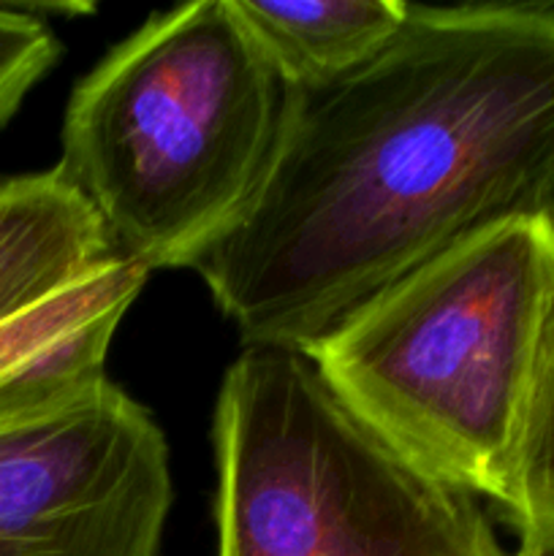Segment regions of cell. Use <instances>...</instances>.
Returning a JSON list of instances; mask_svg holds the SVG:
<instances>
[{
    "label": "cell",
    "instance_id": "11",
    "mask_svg": "<svg viewBox=\"0 0 554 556\" xmlns=\"http://www.w3.org/2000/svg\"><path fill=\"white\" fill-rule=\"evenodd\" d=\"M514 556H554V538H521Z\"/></svg>",
    "mask_w": 554,
    "mask_h": 556
},
{
    "label": "cell",
    "instance_id": "8",
    "mask_svg": "<svg viewBox=\"0 0 554 556\" xmlns=\"http://www.w3.org/2000/svg\"><path fill=\"white\" fill-rule=\"evenodd\" d=\"M231 3L291 87L326 85L351 74L396 36L411 11L400 0Z\"/></svg>",
    "mask_w": 554,
    "mask_h": 556
},
{
    "label": "cell",
    "instance_id": "1",
    "mask_svg": "<svg viewBox=\"0 0 554 556\" xmlns=\"http://www.w3.org/2000/svg\"><path fill=\"white\" fill-rule=\"evenodd\" d=\"M554 210V9L411 5L375 58L293 87L264 190L193 266L248 345L315 353L489 228Z\"/></svg>",
    "mask_w": 554,
    "mask_h": 556
},
{
    "label": "cell",
    "instance_id": "10",
    "mask_svg": "<svg viewBox=\"0 0 554 556\" xmlns=\"http://www.w3.org/2000/svg\"><path fill=\"white\" fill-rule=\"evenodd\" d=\"M58 58L60 41L47 22L25 9L0 5V130Z\"/></svg>",
    "mask_w": 554,
    "mask_h": 556
},
{
    "label": "cell",
    "instance_id": "4",
    "mask_svg": "<svg viewBox=\"0 0 554 556\" xmlns=\"http://www.w3.org/2000/svg\"><path fill=\"white\" fill-rule=\"evenodd\" d=\"M215 448L217 556H505L478 494L391 443L297 348L239 353Z\"/></svg>",
    "mask_w": 554,
    "mask_h": 556
},
{
    "label": "cell",
    "instance_id": "9",
    "mask_svg": "<svg viewBox=\"0 0 554 556\" xmlns=\"http://www.w3.org/2000/svg\"><path fill=\"white\" fill-rule=\"evenodd\" d=\"M503 510L521 538H554V320L527 405Z\"/></svg>",
    "mask_w": 554,
    "mask_h": 556
},
{
    "label": "cell",
    "instance_id": "6",
    "mask_svg": "<svg viewBox=\"0 0 554 556\" xmlns=\"http://www.w3.org/2000/svg\"><path fill=\"white\" fill-rule=\"evenodd\" d=\"M150 271L114 261L0 324V424L60 405L106 378L109 345Z\"/></svg>",
    "mask_w": 554,
    "mask_h": 556
},
{
    "label": "cell",
    "instance_id": "5",
    "mask_svg": "<svg viewBox=\"0 0 554 556\" xmlns=\"http://www.w3.org/2000/svg\"><path fill=\"white\" fill-rule=\"evenodd\" d=\"M168 508L166 438L109 378L0 424V556H158Z\"/></svg>",
    "mask_w": 554,
    "mask_h": 556
},
{
    "label": "cell",
    "instance_id": "7",
    "mask_svg": "<svg viewBox=\"0 0 554 556\" xmlns=\"http://www.w3.org/2000/svg\"><path fill=\"white\" fill-rule=\"evenodd\" d=\"M114 261L103 223L58 166L0 182V324Z\"/></svg>",
    "mask_w": 554,
    "mask_h": 556
},
{
    "label": "cell",
    "instance_id": "2",
    "mask_svg": "<svg viewBox=\"0 0 554 556\" xmlns=\"http://www.w3.org/2000/svg\"><path fill=\"white\" fill-rule=\"evenodd\" d=\"M291 101L231 0L177 5L74 87L58 172L119 261L193 269L264 190Z\"/></svg>",
    "mask_w": 554,
    "mask_h": 556
},
{
    "label": "cell",
    "instance_id": "3",
    "mask_svg": "<svg viewBox=\"0 0 554 556\" xmlns=\"http://www.w3.org/2000/svg\"><path fill=\"white\" fill-rule=\"evenodd\" d=\"M552 320L554 233L536 217L413 271L310 356L391 443L503 508Z\"/></svg>",
    "mask_w": 554,
    "mask_h": 556
},
{
    "label": "cell",
    "instance_id": "12",
    "mask_svg": "<svg viewBox=\"0 0 554 556\" xmlns=\"http://www.w3.org/2000/svg\"><path fill=\"white\" fill-rule=\"evenodd\" d=\"M546 220H549V228H552V233H554V210L549 212V217H546Z\"/></svg>",
    "mask_w": 554,
    "mask_h": 556
}]
</instances>
